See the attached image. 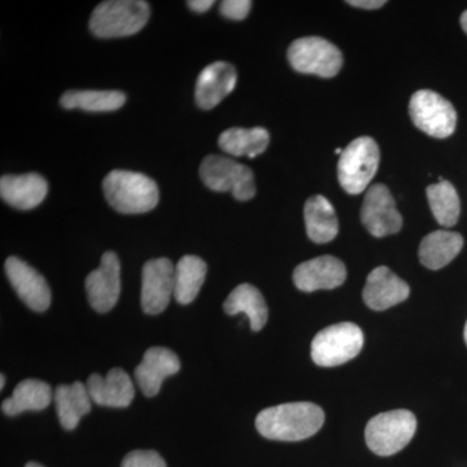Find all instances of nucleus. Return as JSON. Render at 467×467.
I'll list each match as a JSON object with an SVG mask.
<instances>
[{"label": "nucleus", "instance_id": "obj_35", "mask_svg": "<svg viewBox=\"0 0 467 467\" xmlns=\"http://www.w3.org/2000/svg\"><path fill=\"white\" fill-rule=\"evenodd\" d=\"M26 467H43L42 465H39V463L36 462H29Z\"/></svg>", "mask_w": 467, "mask_h": 467}, {"label": "nucleus", "instance_id": "obj_22", "mask_svg": "<svg viewBox=\"0 0 467 467\" xmlns=\"http://www.w3.org/2000/svg\"><path fill=\"white\" fill-rule=\"evenodd\" d=\"M54 398L58 420L67 431L75 430L81 418L90 413L92 400L84 383L58 386Z\"/></svg>", "mask_w": 467, "mask_h": 467}, {"label": "nucleus", "instance_id": "obj_2", "mask_svg": "<svg viewBox=\"0 0 467 467\" xmlns=\"http://www.w3.org/2000/svg\"><path fill=\"white\" fill-rule=\"evenodd\" d=\"M103 192L110 207L119 213L140 214L158 205V184L137 171H112L103 181Z\"/></svg>", "mask_w": 467, "mask_h": 467}, {"label": "nucleus", "instance_id": "obj_15", "mask_svg": "<svg viewBox=\"0 0 467 467\" xmlns=\"http://www.w3.org/2000/svg\"><path fill=\"white\" fill-rule=\"evenodd\" d=\"M181 361L173 350L164 347H153L146 350L142 362L135 368V380L144 396L158 395L165 378L180 371Z\"/></svg>", "mask_w": 467, "mask_h": 467}, {"label": "nucleus", "instance_id": "obj_30", "mask_svg": "<svg viewBox=\"0 0 467 467\" xmlns=\"http://www.w3.org/2000/svg\"><path fill=\"white\" fill-rule=\"evenodd\" d=\"M252 2L250 0H225L221 3L220 12L223 17L230 20L241 21L250 14Z\"/></svg>", "mask_w": 467, "mask_h": 467}, {"label": "nucleus", "instance_id": "obj_29", "mask_svg": "<svg viewBox=\"0 0 467 467\" xmlns=\"http://www.w3.org/2000/svg\"><path fill=\"white\" fill-rule=\"evenodd\" d=\"M122 467H167V463L158 451H134L122 461Z\"/></svg>", "mask_w": 467, "mask_h": 467}, {"label": "nucleus", "instance_id": "obj_5", "mask_svg": "<svg viewBox=\"0 0 467 467\" xmlns=\"http://www.w3.org/2000/svg\"><path fill=\"white\" fill-rule=\"evenodd\" d=\"M416 430L414 414L399 409L371 418L365 430V439L368 447L378 456H392L407 447Z\"/></svg>", "mask_w": 467, "mask_h": 467}, {"label": "nucleus", "instance_id": "obj_12", "mask_svg": "<svg viewBox=\"0 0 467 467\" xmlns=\"http://www.w3.org/2000/svg\"><path fill=\"white\" fill-rule=\"evenodd\" d=\"M175 266L161 257L147 261L142 272V308L147 315H160L174 296Z\"/></svg>", "mask_w": 467, "mask_h": 467}, {"label": "nucleus", "instance_id": "obj_18", "mask_svg": "<svg viewBox=\"0 0 467 467\" xmlns=\"http://www.w3.org/2000/svg\"><path fill=\"white\" fill-rule=\"evenodd\" d=\"M88 391L92 402L109 408H126L133 401L135 389L128 373L122 368H112L106 377L92 374L88 378Z\"/></svg>", "mask_w": 467, "mask_h": 467}, {"label": "nucleus", "instance_id": "obj_1", "mask_svg": "<svg viewBox=\"0 0 467 467\" xmlns=\"http://www.w3.org/2000/svg\"><path fill=\"white\" fill-rule=\"evenodd\" d=\"M325 413L312 402H288L264 409L256 418V429L264 438L279 441H300L317 434Z\"/></svg>", "mask_w": 467, "mask_h": 467}, {"label": "nucleus", "instance_id": "obj_27", "mask_svg": "<svg viewBox=\"0 0 467 467\" xmlns=\"http://www.w3.org/2000/svg\"><path fill=\"white\" fill-rule=\"evenodd\" d=\"M125 101L126 95L121 91L69 90L61 97L60 106L86 112H112L121 109Z\"/></svg>", "mask_w": 467, "mask_h": 467}, {"label": "nucleus", "instance_id": "obj_36", "mask_svg": "<svg viewBox=\"0 0 467 467\" xmlns=\"http://www.w3.org/2000/svg\"><path fill=\"white\" fill-rule=\"evenodd\" d=\"M463 337H465V342H466V346H467V322L465 325V333H463Z\"/></svg>", "mask_w": 467, "mask_h": 467}, {"label": "nucleus", "instance_id": "obj_19", "mask_svg": "<svg viewBox=\"0 0 467 467\" xmlns=\"http://www.w3.org/2000/svg\"><path fill=\"white\" fill-rule=\"evenodd\" d=\"M47 192V181L36 173L3 175L0 180V196L3 201L20 211L38 207Z\"/></svg>", "mask_w": 467, "mask_h": 467}, {"label": "nucleus", "instance_id": "obj_14", "mask_svg": "<svg viewBox=\"0 0 467 467\" xmlns=\"http://www.w3.org/2000/svg\"><path fill=\"white\" fill-rule=\"evenodd\" d=\"M346 278L347 269L343 261L330 254L306 261L294 272V284L304 292L333 290L342 285Z\"/></svg>", "mask_w": 467, "mask_h": 467}, {"label": "nucleus", "instance_id": "obj_8", "mask_svg": "<svg viewBox=\"0 0 467 467\" xmlns=\"http://www.w3.org/2000/svg\"><path fill=\"white\" fill-rule=\"evenodd\" d=\"M288 61L296 72L333 78L343 67L339 48L321 36H304L292 42Z\"/></svg>", "mask_w": 467, "mask_h": 467}, {"label": "nucleus", "instance_id": "obj_28", "mask_svg": "<svg viewBox=\"0 0 467 467\" xmlns=\"http://www.w3.org/2000/svg\"><path fill=\"white\" fill-rule=\"evenodd\" d=\"M427 201L439 225L451 227L459 223L461 202L453 184L441 180L427 187Z\"/></svg>", "mask_w": 467, "mask_h": 467}, {"label": "nucleus", "instance_id": "obj_3", "mask_svg": "<svg viewBox=\"0 0 467 467\" xmlns=\"http://www.w3.org/2000/svg\"><path fill=\"white\" fill-rule=\"evenodd\" d=\"M150 5L143 0H109L92 12L90 30L98 38L134 36L150 20Z\"/></svg>", "mask_w": 467, "mask_h": 467}, {"label": "nucleus", "instance_id": "obj_16", "mask_svg": "<svg viewBox=\"0 0 467 467\" xmlns=\"http://www.w3.org/2000/svg\"><path fill=\"white\" fill-rule=\"evenodd\" d=\"M236 70L232 64L216 61L205 67L196 81L195 100L199 109H213L236 86Z\"/></svg>", "mask_w": 467, "mask_h": 467}, {"label": "nucleus", "instance_id": "obj_4", "mask_svg": "<svg viewBox=\"0 0 467 467\" xmlns=\"http://www.w3.org/2000/svg\"><path fill=\"white\" fill-rule=\"evenodd\" d=\"M380 150L373 138L361 137L350 142L337 162V178L350 195L364 192L379 168Z\"/></svg>", "mask_w": 467, "mask_h": 467}, {"label": "nucleus", "instance_id": "obj_7", "mask_svg": "<svg viewBox=\"0 0 467 467\" xmlns=\"http://www.w3.org/2000/svg\"><path fill=\"white\" fill-rule=\"evenodd\" d=\"M201 177L212 192H232L239 202L251 201L256 195L254 171L223 156L209 155L202 160Z\"/></svg>", "mask_w": 467, "mask_h": 467}, {"label": "nucleus", "instance_id": "obj_25", "mask_svg": "<svg viewBox=\"0 0 467 467\" xmlns=\"http://www.w3.org/2000/svg\"><path fill=\"white\" fill-rule=\"evenodd\" d=\"M269 142L270 135L264 128L227 129L218 140L221 150H225L229 155L238 156V158L247 156L250 159L257 158L261 153L265 152Z\"/></svg>", "mask_w": 467, "mask_h": 467}, {"label": "nucleus", "instance_id": "obj_33", "mask_svg": "<svg viewBox=\"0 0 467 467\" xmlns=\"http://www.w3.org/2000/svg\"><path fill=\"white\" fill-rule=\"evenodd\" d=\"M461 26H462L463 32L467 34V11L463 12L461 16Z\"/></svg>", "mask_w": 467, "mask_h": 467}, {"label": "nucleus", "instance_id": "obj_11", "mask_svg": "<svg viewBox=\"0 0 467 467\" xmlns=\"http://www.w3.org/2000/svg\"><path fill=\"white\" fill-rule=\"evenodd\" d=\"M88 303L99 313L115 308L121 294V265L115 252H106L100 266L86 278Z\"/></svg>", "mask_w": 467, "mask_h": 467}, {"label": "nucleus", "instance_id": "obj_6", "mask_svg": "<svg viewBox=\"0 0 467 467\" xmlns=\"http://www.w3.org/2000/svg\"><path fill=\"white\" fill-rule=\"evenodd\" d=\"M362 346L364 334L358 325L343 322L328 326L313 339L312 358L318 367H337L355 358Z\"/></svg>", "mask_w": 467, "mask_h": 467}, {"label": "nucleus", "instance_id": "obj_23", "mask_svg": "<svg viewBox=\"0 0 467 467\" xmlns=\"http://www.w3.org/2000/svg\"><path fill=\"white\" fill-rule=\"evenodd\" d=\"M223 309L227 315L244 313L250 318L251 328L260 331L267 322V306L261 292L254 285L243 284L234 288L227 297Z\"/></svg>", "mask_w": 467, "mask_h": 467}, {"label": "nucleus", "instance_id": "obj_24", "mask_svg": "<svg viewBox=\"0 0 467 467\" xmlns=\"http://www.w3.org/2000/svg\"><path fill=\"white\" fill-rule=\"evenodd\" d=\"M52 398L54 393L47 383L38 379H26L18 383L11 398L3 401L2 410L11 417L24 411L43 410L50 405Z\"/></svg>", "mask_w": 467, "mask_h": 467}, {"label": "nucleus", "instance_id": "obj_31", "mask_svg": "<svg viewBox=\"0 0 467 467\" xmlns=\"http://www.w3.org/2000/svg\"><path fill=\"white\" fill-rule=\"evenodd\" d=\"M347 3L356 8L378 9L383 7L387 2H384V0H349Z\"/></svg>", "mask_w": 467, "mask_h": 467}, {"label": "nucleus", "instance_id": "obj_34", "mask_svg": "<svg viewBox=\"0 0 467 467\" xmlns=\"http://www.w3.org/2000/svg\"><path fill=\"white\" fill-rule=\"evenodd\" d=\"M5 377L3 376L2 374V378H0V389H5Z\"/></svg>", "mask_w": 467, "mask_h": 467}, {"label": "nucleus", "instance_id": "obj_17", "mask_svg": "<svg viewBox=\"0 0 467 467\" xmlns=\"http://www.w3.org/2000/svg\"><path fill=\"white\" fill-rule=\"evenodd\" d=\"M410 288L387 266H378L368 275L364 288V301L368 308L386 310L409 297Z\"/></svg>", "mask_w": 467, "mask_h": 467}, {"label": "nucleus", "instance_id": "obj_10", "mask_svg": "<svg viewBox=\"0 0 467 467\" xmlns=\"http://www.w3.org/2000/svg\"><path fill=\"white\" fill-rule=\"evenodd\" d=\"M361 221L376 238L400 232L402 217L389 187L378 183L368 190L362 202Z\"/></svg>", "mask_w": 467, "mask_h": 467}, {"label": "nucleus", "instance_id": "obj_13", "mask_svg": "<svg viewBox=\"0 0 467 467\" xmlns=\"http://www.w3.org/2000/svg\"><path fill=\"white\" fill-rule=\"evenodd\" d=\"M5 269L9 284L30 309L45 312L50 308V287L41 273L16 256L8 257Z\"/></svg>", "mask_w": 467, "mask_h": 467}, {"label": "nucleus", "instance_id": "obj_32", "mask_svg": "<svg viewBox=\"0 0 467 467\" xmlns=\"http://www.w3.org/2000/svg\"><path fill=\"white\" fill-rule=\"evenodd\" d=\"M187 5H189L192 11L198 12V14H204L208 9H211L214 2L213 0H190V2H187Z\"/></svg>", "mask_w": 467, "mask_h": 467}, {"label": "nucleus", "instance_id": "obj_26", "mask_svg": "<svg viewBox=\"0 0 467 467\" xmlns=\"http://www.w3.org/2000/svg\"><path fill=\"white\" fill-rule=\"evenodd\" d=\"M207 264L201 257L187 254L178 261L174 272V297L182 306L198 296L207 275Z\"/></svg>", "mask_w": 467, "mask_h": 467}, {"label": "nucleus", "instance_id": "obj_21", "mask_svg": "<svg viewBox=\"0 0 467 467\" xmlns=\"http://www.w3.org/2000/svg\"><path fill=\"white\" fill-rule=\"evenodd\" d=\"M463 247V238L460 233L438 230L430 233L420 245V261L431 270L447 266L456 259Z\"/></svg>", "mask_w": 467, "mask_h": 467}, {"label": "nucleus", "instance_id": "obj_20", "mask_svg": "<svg viewBox=\"0 0 467 467\" xmlns=\"http://www.w3.org/2000/svg\"><path fill=\"white\" fill-rule=\"evenodd\" d=\"M304 218L310 241L317 244L334 241L339 233L337 212L325 196L315 195L306 201Z\"/></svg>", "mask_w": 467, "mask_h": 467}, {"label": "nucleus", "instance_id": "obj_9", "mask_svg": "<svg viewBox=\"0 0 467 467\" xmlns=\"http://www.w3.org/2000/svg\"><path fill=\"white\" fill-rule=\"evenodd\" d=\"M409 113L414 125L430 137L445 140L456 130V109L438 92L417 91L409 103Z\"/></svg>", "mask_w": 467, "mask_h": 467}]
</instances>
